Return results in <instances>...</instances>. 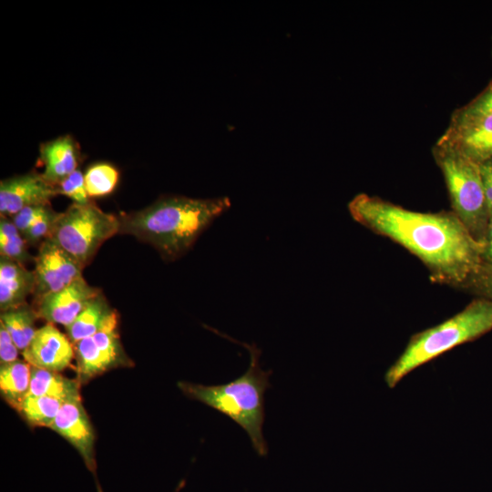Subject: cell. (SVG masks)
<instances>
[{"label": "cell", "instance_id": "6da1fadb", "mask_svg": "<svg viewBox=\"0 0 492 492\" xmlns=\"http://www.w3.org/2000/svg\"><path fill=\"white\" fill-rule=\"evenodd\" d=\"M348 210L356 222L416 256L434 282L466 288L484 266V245L451 210L415 211L365 193Z\"/></svg>", "mask_w": 492, "mask_h": 492}, {"label": "cell", "instance_id": "7a4b0ae2", "mask_svg": "<svg viewBox=\"0 0 492 492\" xmlns=\"http://www.w3.org/2000/svg\"><path fill=\"white\" fill-rule=\"evenodd\" d=\"M231 205L228 197L163 196L140 210L118 216L119 233L152 245L163 260L172 261L190 250L200 234Z\"/></svg>", "mask_w": 492, "mask_h": 492}, {"label": "cell", "instance_id": "3957f363", "mask_svg": "<svg viewBox=\"0 0 492 492\" xmlns=\"http://www.w3.org/2000/svg\"><path fill=\"white\" fill-rule=\"evenodd\" d=\"M220 334L249 351L248 370L233 381L222 384L204 385L179 382L178 386L188 397L215 409L239 425L247 433L255 452L264 456L268 453L267 442L262 434L264 394L271 387L269 378L272 372L261 368V352L255 343H241L225 333Z\"/></svg>", "mask_w": 492, "mask_h": 492}, {"label": "cell", "instance_id": "277c9868", "mask_svg": "<svg viewBox=\"0 0 492 492\" xmlns=\"http://www.w3.org/2000/svg\"><path fill=\"white\" fill-rule=\"evenodd\" d=\"M492 330V300L477 298L441 323L414 334L387 369L384 382L394 388L407 374L445 353Z\"/></svg>", "mask_w": 492, "mask_h": 492}, {"label": "cell", "instance_id": "5b68a950", "mask_svg": "<svg viewBox=\"0 0 492 492\" xmlns=\"http://www.w3.org/2000/svg\"><path fill=\"white\" fill-rule=\"evenodd\" d=\"M432 155L443 174L451 211L484 245L490 217L480 165L436 142L432 148Z\"/></svg>", "mask_w": 492, "mask_h": 492}, {"label": "cell", "instance_id": "8992f818", "mask_svg": "<svg viewBox=\"0 0 492 492\" xmlns=\"http://www.w3.org/2000/svg\"><path fill=\"white\" fill-rule=\"evenodd\" d=\"M119 227L118 216L103 211L90 200L84 205L72 203L59 212L48 237L85 268L100 246L119 233Z\"/></svg>", "mask_w": 492, "mask_h": 492}, {"label": "cell", "instance_id": "52a82bcc", "mask_svg": "<svg viewBox=\"0 0 492 492\" xmlns=\"http://www.w3.org/2000/svg\"><path fill=\"white\" fill-rule=\"evenodd\" d=\"M436 142L479 165L491 159L492 112L474 110L466 105L456 108Z\"/></svg>", "mask_w": 492, "mask_h": 492}, {"label": "cell", "instance_id": "ba28073f", "mask_svg": "<svg viewBox=\"0 0 492 492\" xmlns=\"http://www.w3.org/2000/svg\"><path fill=\"white\" fill-rule=\"evenodd\" d=\"M74 350L79 383H86L110 369L133 364L120 342L116 310L99 331L75 343Z\"/></svg>", "mask_w": 492, "mask_h": 492}, {"label": "cell", "instance_id": "9c48e42d", "mask_svg": "<svg viewBox=\"0 0 492 492\" xmlns=\"http://www.w3.org/2000/svg\"><path fill=\"white\" fill-rule=\"evenodd\" d=\"M34 261L36 302L82 277L84 267L49 237L39 244Z\"/></svg>", "mask_w": 492, "mask_h": 492}, {"label": "cell", "instance_id": "30bf717a", "mask_svg": "<svg viewBox=\"0 0 492 492\" xmlns=\"http://www.w3.org/2000/svg\"><path fill=\"white\" fill-rule=\"evenodd\" d=\"M99 293L101 290L90 286L82 276L67 287L46 294L36 302V311L38 317L47 323L67 327Z\"/></svg>", "mask_w": 492, "mask_h": 492}, {"label": "cell", "instance_id": "8fae6325", "mask_svg": "<svg viewBox=\"0 0 492 492\" xmlns=\"http://www.w3.org/2000/svg\"><path fill=\"white\" fill-rule=\"evenodd\" d=\"M58 195L55 186L41 173L29 172L0 182V215L12 217L24 208L48 204Z\"/></svg>", "mask_w": 492, "mask_h": 492}, {"label": "cell", "instance_id": "7c38bea8", "mask_svg": "<svg viewBox=\"0 0 492 492\" xmlns=\"http://www.w3.org/2000/svg\"><path fill=\"white\" fill-rule=\"evenodd\" d=\"M49 428L66 438L79 452L87 468L95 474V435L81 398L66 402Z\"/></svg>", "mask_w": 492, "mask_h": 492}, {"label": "cell", "instance_id": "4fadbf2b", "mask_svg": "<svg viewBox=\"0 0 492 492\" xmlns=\"http://www.w3.org/2000/svg\"><path fill=\"white\" fill-rule=\"evenodd\" d=\"M73 346L68 337L47 323L36 330L23 356L32 366L59 373L71 364L75 354Z\"/></svg>", "mask_w": 492, "mask_h": 492}, {"label": "cell", "instance_id": "5bb4252c", "mask_svg": "<svg viewBox=\"0 0 492 492\" xmlns=\"http://www.w3.org/2000/svg\"><path fill=\"white\" fill-rule=\"evenodd\" d=\"M39 159L44 166L42 176L56 187L78 169L80 151L75 139L66 135L41 144Z\"/></svg>", "mask_w": 492, "mask_h": 492}, {"label": "cell", "instance_id": "9a60e30c", "mask_svg": "<svg viewBox=\"0 0 492 492\" xmlns=\"http://www.w3.org/2000/svg\"><path fill=\"white\" fill-rule=\"evenodd\" d=\"M35 289L34 271L14 260L0 257V310L5 312L26 303Z\"/></svg>", "mask_w": 492, "mask_h": 492}, {"label": "cell", "instance_id": "2e32d148", "mask_svg": "<svg viewBox=\"0 0 492 492\" xmlns=\"http://www.w3.org/2000/svg\"><path fill=\"white\" fill-rule=\"evenodd\" d=\"M113 312L102 292L93 298L74 322L66 327L73 345L99 331Z\"/></svg>", "mask_w": 492, "mask_h": 492}, {"label": "cell", "instance_id": "e0dca14e", "mask_svg": "<svg viewBox=\"0 0 492 492\" xmlns=\"http://www.w3.org/2000/svg\"><path fill=\"white\" fill-rule=\"evenodd\" d=\"M79 381L63 376L58 372L31 365V380L28 395H48L66 401L80 398Z\"/></svg>", "mask_w": 492, "mask_h": 492}, {"label": "cell", "instance_id": "ac0fdd59", "mask_svg": "<svg viewBox=\"0 0 492 492\" xmlns=\"http://www.w3.org/2000/svg\"><path fill=\"white\" fill-rule=\"evenodd\" d=\"M31 380V365L16 360L0 365V391L4 399L17 408L28 395Z\"/></svg>", "mask_w": 492, "mask_h": 492}, {"label": "cell", "instance_id": "d6986e66", "mask_svg": "<svg viewBox=\"0 0 492 492\" xmlns=\"http://www.w3.org/2000/svg\"><path fill=\"white\" fill-rule=\"evenodd\" d=\"M39 318L36 309L28 305L26 302L1 312L0 323H2L12 339L14 340L18 350L25 351L34 338L36 332V321Z\"/></svg>", "mask_w": 492, "mask_h": 492}, {"label": "cell", "instance_id": "ffe728a7", "mask_svg": "<svg viewBox=\"0 0 492 492\" xmlns=\"http://www.w3.org/2000/svg\"><path fill=\"white\" fill-rule=\"evenodd\" d=\"M66 402L48 395H27L16 410L30 425L49 427Z\"/></svg>", "mask_w": 492, "mask_h": 492}, {"label": "cell", "instance_id": "44dd1931", "mask_svg": "<svg viewBox=\"0 0 492 492\" xmlns=\"http://www.w3.org/2000/svg\"><path fill=\"white\" fill-rule=\"evenodd\" d=\"M0 255L25 265L35 261L27 243L9 217H0Z\"/></svg>", "mask_w": 492, "mask_h": 492}, {"label": "cell", "instance_id": "7402d4cb", "mask_svg": "<svg viewBox=\"0 0 492 492\" xmlns=\"http://www.w3.org/2000/svg\"><path fill=\"white\" fill-rule=\"evenodd\" d=\"M85 186L90 198L110 194L118 185V170L109 163H96L84 175Z\"/></svg>", "mask_w": 492, "mask_h": 492}, {"label": "cell", "instance_id": "603a6c76", "mask_svg": "<svg viewBox=\"0 0 492 492\" xmlns=\"http://www.w3.org/2000/svg\"><path fill=\"white\" fill-rule=\"evenodd\" d=\"M58 194L65 195L73 200V203L84 205L90 201L85 179L81 170L77 169L56 186Z\"/></svg>", "mask_w": 492, "mask_h": 492}, {"label": "cell", "instance_id": "cb8c5ba5", "mask_svg": "<svg viewBox=\"0 0 492 492\" xmlns=\"http://www.w3.org/2000/svg\"><path fill=\"white\" fill-rule=\"evenodd\" d=\"M59 212L50 206L47 210L23 234L27 245L35 246L47 238Z\"/></svg>", "mask_w": 492, "mask_h": 492}, {"label": "cell", "instance_id": "d4e9b609", "mask_svg": "<svg viewBox=\"0 0 492 492\" xmlns=\"http://www.w3.org/2000/svg\"><path fill=\"white\" fill-rule=\"evenodd\" d=\"M50 207V203L24 208L9 217L23 235Z\"/></svg>", "mask_w": 492, "mask_h": 492}, {"label": "cell", "instance_id": "484cf974", "mask_svg": "<svg viewBox=\"0 0 492 492\" xmlns=\"http://www.w3.org/2000/svg\"><path fill=\"white\" fill-rule=\"evenodd\" d=\"M466 288L472 289L482 298L492 300V267L483 266Z\"/></svg>", "mask_w": 492, "mask_h": 492}, {"label": "cell", "instance_id": "4316f807", "mask_svg": "<svg viewBox=\"0 0 492 492\" xmlns=\"http://www.w3.org/2000/svg\"><path fill=\"white\" fill-rule=\"evenodd\" d=\"M18 351L10 333L0 323V364H4L18 360Z\"/></svg>", "mask_w": 492, "mask_h": 492}, {"label": "cell", "instance_id": "83f0119b", "mask_svg": "<svg viewBox=\"0 0 492 492\" xmlns=\"http://www.w3.org/2000/svg\"><path fill=\"white\" fill-rule=\"evenodd\" d=\"M466 106L474 110L492 112V80Z\"/></svg>", "mask_w": 492, "mask_h": 492}, {"label": "cell", "instance_id": "f1b7e54d", "mask_svg": "<svg viewBox=\"0 0 492 492\" xmlns=\"http://www.w3.org/2000/svg\"><path fill=\"white\" fill-rule=\"evenodd\" d=\"M489 217L492 218V159L480 164Z\"/></svg>", "mask_w": 492, "mask_h": 492}, {"label": "cell", "instance_id": "f546056e", "mask_svg": "<svg viewBox=\"0 0 492 492\" xmlns=\"http://www.w3.org/2000/svg\"><path fill=\"white\" fill-rule=\"evenodd\" d=\"M484 266L492 267V218L487 226L483 252Z\"/></svg>", "mask_w": 492, "mask_h": 492}]
</instances>
